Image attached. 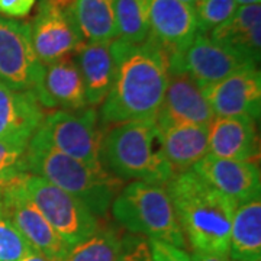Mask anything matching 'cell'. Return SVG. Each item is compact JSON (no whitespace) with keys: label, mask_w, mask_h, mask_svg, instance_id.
<instances>
[{"label":"cell","mask_w":261,"mask_h":261,"mask_svg":"<svg viewBox=\"0 0 261 261\" xmlns=\"http://www.w3.org/2000/svg\"><path fill=\"white\" fill-rule=\"evenodd\" d=\"M112 51L116 73L100 105V126L155 119L170 79L167 49L149 34L140 45L113 38Z\"/></svg>","instance_id":"1"},{"label":"cell","mask_w":261,"mask_h":261,"mask_svg":"<svg viewBox=\"0 0 261 261\" xmlns=\"http://www.w3.org/2000/svg\"><path fill=\"white\" fill-rule=\"evenodd\" d=\"M186 243L193 251H229L231 225L237 203L207 185L193 170L176 173L164 185Z\"/></svg>","instance_id":"2"},{"label":"cell","mask_w":261,"mask_h":261,"mask_svg":"<svg viewBox=\"0 0 261 261\" xmlns=\"http://www.w3.org/2000/svg\"><path fill=\"white\" fill-rule=\"evenodd\" d=\"M100 159L103 168L125 180L166 185L174 176L161 154L155 119L123 122L103 130Z\"/></svg>","instance_id":"3"},{"label":"cell","mask_w":261,"mask_h":261,"mask_svg":"<svg viewBox=\"0 0 261 261\" xmlns=\"http://www.w3.org/2000/svg\"><path fill=\"white\" fill-rule=\"evenodd\" d=\"M29 174L45 178L87 206L97 218L106 216L123 181L105 168H92L57 149L29 140Z\"/></svg>","instance_id":"4"},{"label":"cell","mask_w":261,"mask_h":261,"mask_svg":"<svg viewBox=\"0 0 261 261\" xmlns=\"http://www.w3.org/2000/svg\"><path fill=\"white\" fill-rule=\"evenodd\" d=\"M111 212L116 224L130 233L178 248L187 245L164 185L130 181L115 196Z\"/></svg>","instance_id":"5"},{"label":"cell","mask_w":261,"mask_h":261,"mask_svg":"<svg viewBox=\"0 0 261 261\" xmlns=\"http://www.w3.org/2000/svg\"><path fill=\"white\" fill-rule=\"evenodd\" d=\"M103 129L96 108L47 113L31 141L47 145L92 168H103Z\"/></svg>","instance_id":"6"},{"label":"cell","mask_w":261,"mask_h":261,"mask_svg":"<svg viewBox=\"0 0 261 261\" xmlns=\"http://www.w3.org/2000/svg\"><path fill=\"white\" fill-rule=\"evenodd\" d=\"M22 185L32 203L70 248L83 243L102 228L100 218L87 206L45 178L27 174Z\"/></svg>","instance_id":"7"},{"label":"cell","mask_w":261,"mask_h":261,"mask_svg":"<svg viewBox=\"0 0 261 261\" xmlns=\"http://www.w3.org/2000/svg\"><path fill=\"white\" fill-rule=\"evenodd\" d=\"M167 54L170 73H186L200 87L218 83L245 68L257 67V63L250 57L202 34H196L183 51Z\"/></svg>","instance_id":"8"},{"label":"cell","mask_w":261,"mask_h":261,"mask_svg":"<svg viewBox=\"0 0 261 261\" xmlns=\"http://www.w3.org/2000/svg\"><path fill=\"white\" fill-rule=\"evenodd\" d=\"M29 28L35 54L44 65L71 57L84 42L71 0H41Z\"/></svg>","instance_id":"9"},{"label":"cell","mask_w":261,"mask_h":261,"mask_svg":"<svg viewBox=\"0 0 261 261\" xmlns=\"http://www.w3.org/2000/svg\"><path fill=\"white\" fill-rule=\"evenodd\" d=\"M23 177L0 187V207L35 251L49 261H65L71 248L25 193Z\"/></svg>","instance_id":"10"},{"label":"cell","mask_w":261,"mask_h":261,"mask_svg":"<svg viewBox=\"0 0 261 261\" xmlns=\"http://www.w3.org/2000/svg\"><path fill=\"white\" fill-rule=\"evenodd\" d=\"M42 71L29 23L0 15V82L12 90L35 94Z\"/></svg>","instance_id":"11"},{"label":"cell","mask_w":261,"mask_h":261,"mask_svg":"<svg viewBox=\"0 0 261 261\" xmlns=\"http://www.w3.org/2000/svg\"><path fill=\"white\" fill-rule=\"evenodd\" d=\"M215 116H247L257 122L261 111V73L245 68L202 87Z\"/></svg>","instance_id":"12"},{"label":"cell","mask_w":261,"mask_h":261,"mask_svg":"<svg viewBox=\"0 0 261 261\" xmlns=\"http://www.w3.org/2000/svg\"><path fill=\"white\" fill-rule=\"evenodd\" d=\"M192 170L237 205L260 197V167L254 161L218 159L207 154Z\"/></svg>","instance_id":"13"},{"label":"cell","mask_w":261,"mask_h":261,"mask_svg":"<svg viewBox=\"0 0 261 261\" xmlns=\"http://www.w3.org/2000/svg\"><path fill=\"white\" fill-rule=\"evenodd\" d=\"M215 115L202 87L186 73H170L168 86L155 123L159 128L176 123L209 125Z\"/></svg>","instance_id":"14"},{"label":"cell","mask_w":261,"mask_h":261,"mask_svg":"<svg viewBox=\"0 0 261 261\" xmlns=\"http://www.w3.org/2000/svg\"><path fill=\"white\" fill-rule=\"evenodd\" d=\"M35 96L44 109L79 111L87 108L83 77L74 57H64L44 65Z\"/></svg>","instance_id":"15"},{"label":"cell","mask_w":261,"mask_h":261,"mask_svg":"<svg viewBox=\"0 0 261 261\" xmlns=\"http://www.w3.org/2000/svg\"><path fill=\"white\" fill-rule=\"evenodd\" d=\"M209 154L218 159L258 160L255 121L247 116H215L207 128Z\"/></svg>","instance_id":"16"},{"label":"cell","mask_w":261,"mask_h":261,"mask_svg":"<svg viewBox=\"0 0 261 261\" xmlns=\"http://www.w3.org/2000/svg\"><path fill=\"white\" fill-rule=\"evenodd\" d=\"M149 29L167 53H180L197 34L195 9L181 0H149Z\"/></svg>","instance_id":"17"},{"label":"cell","mask_w":261,"mask_h":261,"mask_svg":"<svg viewBox=\"0 0 261 261\" xmlns=\"http://www.w3.org/2000/svg\"><path fill=\"white\" fill-rule=\"evenodd\" d=\"M74 60L83 77L87 105L100 106L112 87L116 61L111 41H84L77 48Z\"/></svg>","instance_id":"18"},{"label":"cell","mask_w":261,"mask_h":261,"mask_svg":"<svg viewBox=\"0 0 261 261\" xmlns=\"http://www.w3.org/2000/svg\"><path fill=\"white\" fill-rule=\"evenodd\" d=\"M45 115L35 94L12 90L0 82V140L29 142Z\"/></svg>","instance_id":"19"},{"label":"cell","mask_w":261,"mask_h":261,"mask_svg":"<svg viewBox=\"0 0 261 261\" xmlns=\"http://www.w3.org/2000/svg\"><path fill=\"white\" fill-rule=\"evenodd\" d=\"M209 125L176 123L159 128L161 154L174 174L192 170L209 154Z\"/></svg>","instance_id":"20"},{"label":"cell","mask_w":261,"mask_h":261,"mask_svg":"<svg viewBox=\"0 0 261 261\" xmlns=\"http://www.w3.org/2000/svg\"><path fill=\"white\" fill-rule=\"evenodd\" d=\"M207 37L250 57L258 64L261 53V5L238 6L232 18L215 28Z\"/></svg>","instance_id":"21"},{"label":"cell","mask_w":261,"mask_h":261,"mask_svg":"<svg viewBox=\"0 0 261 261\" xmlns=\"http://www.w3.org/2000/svg\"><path fill=\"white\" fill-rule=\"evenodd\" d=\"M233 261H261V199L237 206L231 225L229 251Z\"/></svg>","instance_id":"22"},{"label":"cell","mask_w":261,"mask_h":261,"mask_svg":"<svg viewBox=\"0 0 261 261\" xmlns=\"http://www.w3.org/2000/svg\"><path fill=\"white\" fill-rule=\"evenodd\" d=\"M75 22L84 41L116 38L113 0H71Z\"/></svg>","instance_id":"23"},{"label":"cell","mask_w":261,"mask_h":261,"mask_svg":"<svg viewBox=\"0 0 261 261\" xmlns=\"http://www.w3.org/2000/svg\"><path fill=\"white\" fill-rule=\"evenodd\" d=\"M132 235L115 226H102L96 233L74 245L65 261H118L125 252Z\"/></svg>","instance_id":"24"},{"label":"cell","mask_w":261,"mask_h":261,"mask_svg":"<svg viewBox=\"0 0 261 261\" xmlns=\"http://www.w3.org/2000/svg\"><path fill=\"white\" fill-rule=\"evenodd\" d=\"M116 38L140 45L151 34L149 0H113Z\"/></svg>","instance_id":"25"},{"label":"cell","mask_w":261,"mask_h":261,"mask_svg":"<svg viewBox=\"0 0 261 261\" xmlns=\"http://www.w3.org/2000/svg\"><path fill=\"white\" fill-rule=\"evenodd\" d=\"M28 141L0 140V187L28 174Z\"/></svg>","instance_id":"26"},{"label":"cell","mask_w":261,"mask_h":261,"mask_svg":"<svg viewBox=\"0 0 261 261\" xmlns=\"http://www.w3.org/2000/svg\"><path fill=\"white\" fill-rule=\"evenodd\" d=\"M193 9L197 34L209 35L215 28L232 18L238 6L235 0H199Z\"/></svg>","instance_id":"27"},{"label":"cell","mask_w":261,"mask_h":261,"mask_svg":"<svg viewBox=\"0 0 261 261\" xmlns=\"http://www.w3.org/2000/svg\"><path fill=\"white\" fill-rule=\"evenodd\" d=\"M31 251H34V248L0 207V261H19Z\"/></svg>","instance_id":"28"},{"label":"cell","mask_w":261,"mask_h":261,"mask_svg":"<svg viewBox=\"0 0 261 261\" xmlns=\"http://www.w3.org/2000/svg\"><path fill=\"white\" fill-rule=\"evenodd\" d=\"M148 245L152 261H190V255L183 248L171 244L148 240Z\"/></svg>","instance_id":"29"},{"label":"cell","mask_w":261,"mask_h":261,"mask_svg":"<svg viewBox=\"0 0 261 261\" xmlns=\"http://www.w3.org/2000/svg\"><path fill=\"white\" fill-rule=\"evenodd\" d=\"M118 261H152L151 252H149L148 240L132 233V238H130L126 250Z\"/></svg>","instance_id":"30"},{"label":"cell","mask_w":261,"mask_h":261,"mask_svg":"<svg viewBox=\"0 0 261 261\" xmlns=\"http://www.w3.org/2000/svg\"><path fill=\"white\" fill-rule=\"evenodd\" d=\"M37 0H0V13L8 18H23L27 16Z\"/></svg>","instance_id":"31"},{"label":"cell","mask_w":261,"mask_h":261,"mask_svg":"<svg viewBox=\"0 0 261 261\" xmlns=\"http://www.w3.org/2000/svg\"><path fill=\"white\" fill-rule=\"evenodd\" d=\"M190 261H233L229 255L225 254H211V252L193 251Z\"/></svg>","instance_id":"32"},{"label":"cell","mask_w":261,"mask_h":261,"mask_svg":"<svg viewBox=\"0 0 261 261\" xmlns=\"http://www.w3.org/2000/svg\"><path fill=\"white\" fill-rule=\"evenodd\" d=\"M19 261H49V260L45 258L42 254H39V252L34 250V251H31L28 255H25L22 260H19Z\"/></svg>","instance_id":"33"},{"label":"cell","mask_w":261,"mask_h":261,"mask_svg":"<svg viewBox=\"0 0 261 261\" xmlns=\"http://www.w3.org/2000/svg\"><path fill=\"white\" fill-rule=\"evenodd\" d=\"M237 6H250V5H260L261 0H235Z\"/></svg>","instance_id":"34"},{"label":"cell","mask_w":261,"mask_h":261,"mask_svg":"<svg viewBox=\"0 0 261 261\" xmlns=\"http://www.w3.org/2000/svg\"><path fill=\"white\" fill-rule=\"evenodd\" d=\"M181 2H185V3H187L189 6H192V8H195L196 3H197L199 0H181Z\"/></svg>","instance_id":"35"}]
</instances>
